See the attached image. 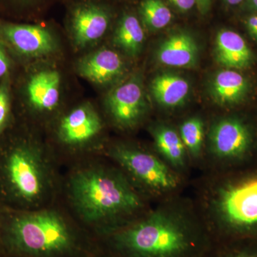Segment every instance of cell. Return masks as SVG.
Wrapping results in <instances>:
<instances>
[{
  "instance_id": "obj_31",
  "label": "cell",
  "mask_w": 257,
  "mask_h": 257,
  "mask_svg": "<svg viewBox=\"0 0 257 257\" xmlns=\"http://www.w3.org/2000/svg\"><path fill=\"white\" fill-rule=\"evenodd\" d=\"M67 1H68V0H67ZM69 1H72V0H69Z\"/></svg>"
},
{
  "instance_id": "obj_8",
  "label": "cell",
  "mask_w": 257,
  "mask_h": 257,
  "mask_svg": "<svg viewBox=\"0 0 257 257\" xmlns=\"http://www.w3.org/2000/svg\"><path fill=\"white\" fill-rule=\"evenodd\" d=\"M106 103L111 118L118 126L131 128L138 124L147 109L140 79L133 77L114 88L107 96Z\"/></svg>"
},
{
  "instance_id": "obj_28",
  "label": "cell",
  "mask_w": 257,
  "mask_h": 257,
  "mask_svg": "<svg viewBox=\"0 0 257 257\" xmlns=\"http://www.w3.org/2000/svg\"><path fill=\"white\" fill-rule=\"evenodd\" d=\"M222 1L227 8L239 9V11H241L246 0H222Z\"/></svg>"
},
{
  "instance_id": "obj_3",
  "label": "cell",
  "mask_w": 257,
  "mask_h": 257,
  "mask_svg": "<svg viewBox=\"0 0 257 257\" xmlns=\"http://www.w3.org/2000/svg\"><path fill=\"white\" fill-rule=\"evenodd\" d=\"M119 241L140 257H179L189 246L185 227L175 218L156 213L123 231Z\"/></svg>"
},
{
  "instance_id": "obj_26",
  "label": "cell",
  "mask_w": 257,
  "mask_h": 257,
  "mask_svg": "<svg viewBox=\"0 0 257 257\" xmlns=\"http://www.w3.org/2000/svg\"><path fill=\"white\" fill-rule=\"evenodd\" d=\"M9 68V61L5 55L3 47L0 45V77L4 76Z\"/></svg>"
},
{
  "instance_id": "obj_30",
  "label": "cell",
  "mask_w": 257,
  "mask_h": 257,
  "mask_svg": "<svg viewBox=\"0 0 257 257\" xmlns=\"http://www.w3.org/2000/svg\"><path fill=\"white\" fill-rule=\"evenodd\" d=\"M233 257H257V255L251 253H241Z\"/></svg>"
},
{
  "instance_id": "obj_25",
  "label": "cell",
  "mask_w": 257,
  "mask_h": 257,
  "mask_svg": "<svg viewBox=\"0 0 257 257\" xmlns=\"http://www.w3.org/2000/svg\"><path fill=\"white\" fill-rule=\"evenodd\" d=\"M169 2L182 13L190 11L194 6H197L196 0H169Z\"/></svg>"
},
{
  "instance_id": "obj_11",
  "label": "cell",
  "mask_w": 257,
  "mask_h": 257,
  "mask_svg": "<svg viewBox=\"0 0 257 257\" xmlns=\"http://www.w3.org/2000/svg\"><path fill=\"white\" fill-rule=\"evenodd\" d=\"M101 128L102 123L95 109L89 104H83L62 118L57 135L64 145L79 147L92 141Z\"/></svg>"
},
{
  "instance_id": "obj_7",
  "label": "cell",
  "mask_w": 257,
  "mask_h": 257,
  "mask_svg": "<svg viewBox=\"0 0 257 257\" xmlns=\"http://www.w3.org/2000/svg\"><path fill=\"white\" fill-rule=\"evenodd\" d=\"M69 25L74 42L84 47L101 38L110 27L113 11L99 0H72Z\"/></svg>"
},
{
  "instance_id": "obj_1",
  "label": "cell",
  "mask_w": 257,
  "mask_h": 257,
  "mask_svg": "<svg viewBox=\"0 0 257 257\" xmlns=\"http://www.w3.org/2000/svg\"><path fill=\"white\" fill-rule=\"evenodd\" d=\"M69 200L79 217L101 225L131 215L143 206L141 199L117 172L97 166L74 172L68 185Z\"/></svg>"
},
{
  "instance_id": "obj_4",
  "label": "cell",
  "mask_w": 257,
  "mask_h": 257,
  "mask_svg": "<svg viewBox=\"0 0 257 257\" xmlns=\"http://www.w3.org/2000/svg\"><path fill=\"white\" fill-rule=\"evenodd\" d=\"M4 173L13 195L25 204L39 206L50 194L53 183L52 169L40 147H15L5 160Z\"/></svg>"
},
{
  "instance_id": "obj_14",
  "label": "cell",
  "mask_w": 257,
  "mask_h": 257,
  "mask_svg": "<svg viewBox=\"0 0 257 257\" xmlns=\"http://www.w3.org/2000/svg\"><path fill=\"white\" fill-rule=\"evenodd\" d=\"M79 74L97 84H105L118 78L124 70V62L114 51L101 49L79 61Z\"/></svg>"
},
{
  "instance_id": "obj_17",
  "label": "cell",
  "mask_w": 257,
  "mask_h": 257,
  "mask_svg": "<svg viewBox=\"0 0 257 257\" xmlns=\"http://www.w3.org/2000/svg\"><path fill=\"white\" fill-rule=\"evenodd\" d=\"M154 98L160 105L176 107L182 105L188 97L190 86L183 77L165 73L157 76L151 84Z\"/></svg>"
},
{
  "instance_id": "obj_2",
  "label": "cell",
  "mask_w": 257,
  "mask_h": 257,
  "mask_svg": "<svg viewBox=\"0 0 257 257\" xmlns=\"http://www.w3.org/2000/svg\"><path fill=\"white\" fill-rule=\"evenodd\" d=\"M13 247L35 257H57L68 253L75 243L67 218L54 209L29 211L15 216L8 226Z\"/></svg>"
},
{
  "instance_id": "obj_9",
  "label": "cell",
  "mask_w": 257,
  "mask_h": 257,
  "mask_svg": "<svg viewBox=\"0 0 257 257\" xmlns=\"http://www.w3.org/2000/svg\"><path fill=\"white\" fill-rule=\"evenodd\" d=\"M213 151L223 159H236L244 156L253 145V133L244 121L238 117L219 120L211 130Z\"/></svg>"
},
{
  "instance_id": "obj_19",
  "label": "cell",
  "mask_w": 257,
  "mask_h": 257,
  "mask_svg": "<svg viewBox=\"0 0 257 257\" xmlns=\"http://www.w3.org/2000/svg\"><path fill=\"white\" fill-rule=\"evenodd\" d=\"M155 139L159 151L171 164L175 166L184 165L185 146L180 135L175 130L167 126L157 128Z\"/></svg>"
},
{
  "instance_id": "obj_24",
  "label": "cell",
  "mask_w": 257,
  "mask_h": 257,
  "mask_svg": "<svg viewBox=\"0 0 257 257\" xmlns=\"http://www.w3.org/2000/svg\"><path fill=\"white\" fill-rule=\"evenodd\" d=\"M241 21L248 37L257 44V12L242 13Z\"/></svg>"
},
{
  "instance_id": "obj_15",
  "label": "cell",
  "mask_w": 257,
  "mask_h": 257,
  "mask_svg": "<svg viewBox=\"0 0 257 257\" xmlns=\"http://www.w3.org/2000/svg\"><path fill=\"white\" fill-rule=\"evenodd\" d=\"M199 49L194 37L186 32L171 35L157 50L161 64L170 67H191L197 64Z\"/></svg>"
},
{
  "instance_id": "obj_22",
  "label": "cell",
  "mask_w": 257,
  "mask_h": 257,
  "mask_svg": "<svg viewBox=\"0 0 257 257\" xmlns=\"http://www.w3.org/2000/svg\"><path fill=\"white\" fill-rule=\"evenodd\" d=\"M10 112L9 92L8 86L3 83L0 86V133L4 130Z\"/></svg>"
},
{
  "instance_id": "obj_20",
  "label": "cell",
  "mask_w": 257,
  "mask_h": 257,
  "mask_svg": "<svg viewBox=\"0 0 257 257\" xmlns=\"http://www.w3.org/2000/svg\"><path fill=\"white\" fill-rule=\"evenodd\" d=\"M138 12L142 24L151 31L166 28L173 18L163 0H142Z\"/></svg>"
},
{
  "instance_id": "obj_10",
  "label": "cell",
  "mask_w": 257,
  "mask_h": 257,
  "mask_svg": "<svg viewBox=\"0 0 257 257\" xmlns=\"http://www.w3.org/2000/svg\"><path fill=\"white\" fill-rule=\"evenodd\" d=\"M0 35L20 53L31 57H41L55 52V37L47 27L0 23Z\"/></svg>"
},
{
  "instance_id": "obj_16",
  "label": "cell",
  "mask_w": 257,
  "mask_h": 257,
  "mask_svg": "<svg viewBox=\"0 0 257 257\" xmlns=\"http://www.w3.org/2000/svg\"><path fill=\"white\" fill-rule=\"evenodd\" d=\"M60 82L57 71L43 70L34 74L27 88L32 107L39 111L54 110L60 101Z\"/></svg>"
},
{
  "instance_id": "obj_21",
  "label": "cell",
  "mask_w": 257,
  "mask_h": 257,
  "mask_svg": "<svg viewBox=\"0 0 257 257\" xmlns=\"http://www.w3.org/2000/svg\"><path fill=\"white\" fill-rule=\"evenodd\" d=\"M179 135L185 148L193 156L199 155L204 141V124L202 120L197 117L186 120L181 125Z\"/></svg>"
},
{
  "instance_id": "obj_6",
  "label": "cell",
  "mask_w": 257,
  "mask_h": 257,
  "mask_svg": "<svg viewBox=\"0 0 257 257\" xmlns=\"http://www.w3.org/2000/svg\"><path fill=\"white\" fill-rule=\"evenodd\" d=\"M111 157L126 172L147 188L157 191L175 189L178 184L177 177L168 167L148 152L125 146L112 149Z\"/></svg>"
},
{
  "instance_id": "obj_27",
  "label": "cell",
  "mask_w": 257,
  "mask_h": 257,
  "mask_svg": "<svg viewBox=\"0 0 257 257\" xmlns=\"http://www.w3.org/2000/svg\"><path fill=\"white\" fill-rule=\"evenodd\" d=\"M196 1H197V7L199 11L202 15L207 14L211 9L212 0H196Z\"/></svg>"
},
{
  "instance_id": "obj_29",
  "label": "cell",
  "mask_w": 257,
  "mask_h": 257,
  "mask_svg": "<svg viewBox=\"0 0 257 257\" xmlns=\"http://www.w3.org/2000/svg\"><path fill=\"white\" fill-rule=\"evenodd\" d=\"M241 12V14L245 13L257 12V0H246Z\"/></svg>"
},
{
  "instance_id": "obj_12",
  "label": "cell",
  "mask_w": 257,
  "mask_h": 257,
  "mask_svg": "<svg viewBox=\"0 0 257 257\" xmlns=\"http://www.w3.org/2000/svg\"><path fill=\"white\" fill-rule=\"evenodd\" d=\"M215 57L226 69L244 70L251 68L255 55L244 38L234 30L222 29L216 35Z\"/></svg>"
},
{
  "instance_id": "obj_23",
  "label": "cell",
  "mask_w": 257,
  "mask_h": 257,
  "mask_svg": "<svg viewBox=\"0 0 257 257\" xmlns=\"http://www.w3.org/2000/svg\"><path fill=\"white\" fill-rule=\"evenodd\" d=\"M47 0H0V6L15 8L17 9H34V11L43 6Z\"/></svg>"
},
{
  "instance_id": "obj_13",
  "label": "cell",
  "mask_w": 257,
  "mask_h": 257,
  "mask_svg": "<svg viewBox=\"0 0 257 257\" xmlns=\"http://www.w3.org/2000/svg\"><path fill=\"white\" fill-rule=\"evenodd\" d=\"M253 91L252 83L239 70L226 69L216 74L211 84V95L222 106H235L245 102Z\"/></svg>"
},
{
  "instance_id": "obj_18",
  "label": "cell",
  "mask_w": 257,
  "mask_h": 257,
  "mask_svg": "<svg viewBox=\"0 0 257 257\" xmlns=\"http://www.w3.org/2000/svg\"><path fill=\"white\" fill-rule=\"evenodd\" d=\"M145 40V32L140 18L131 12H124L115 30V45L127 55L135 57L141 52Z\"/></svg>"
},
{
  "instance_id": "obj_5",
  "label": "cell",
  "mask_w": 257,
  "mask_h": 257,
  "mask_svg": "<svg viewBox=\"0 0 257 257\" xmlns=\"http://www.w3.org/2000/svg\"><path fill=\"white\" fill-rule=\"evenodd\" d=\"M215 207L227 227L239 232H257V176L224 186Z\"/></svg>"
}]
</instances>
